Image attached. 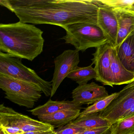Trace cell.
I'll list each match as a JSON object with an SVG mask.
<instances>
[{"label": "cell", "mask_w": 134, "mask_h": 134, "mask_svg": "<svg viewBox=\"0 0 134 134\" xmlns=\"http://www.w3.org/2000/svg\"><path fill=\"white\" fill-rule=\"evenodd\" d=\"M0 4L23 23L61 27L77 23L97 25L95 0H0Z\"/></svg>", "instance_id": "cell-1"}, {"label": "cell", "mask_w": 134, "mask_h": 134, "mask_svg": "<svg viewBox=\"0 0 134 134\" xmlns=\"http://www.w3.org/2000/svg\"><path fill=\"white\" fill-rule=\"evenodd\" d=\"M43 32L34 25L19 21L0 25V51L33 61L42 53Z\"/></svg>", "instance_id": "cell-2"}, {"label": "cell", "mask_w": 134, "mask_h": 134, "mask_svg": "<svg viewBox=\"0 0 134 134\" xmlns=\"http://www.w3.org/2000/svg\"><path fill=\"white\" fill-rule=\"evenodd\" d=\"M66 35L62 38L76 50L82 52L91 48L98 47L110 43L101 29L96 25L77 23L63 26Z\"/></svg>", "instance_id": "cell-3"}, {"label": "cell", "mask_w": 134, "mask_h": 134, "mask_svg": "<svg viewBox=\"0 0 134 134\" xmlns=\"http://www.w3.org/2000/svg\"><path fill=\"white\" fill-rule=\"evenodd\" d=\"M0 88L5 98L20 106L32 108L42 96V91L34 85L0 74Z\"/></svg>", "instance_id": "cell-4"}, {"label": "cell", "mask_w": 134, "mask_h": 134, "mask_svg": "<svg viewBox=\"0 0 134 134\" xmlns=\"http://www.w3.org/2000/svg\"><path fill=\"white\" fill-rule=\"evenodd\" d=\"M21 59L0 52V74L23 81L37 86L47 97L51 96V81L40 77L34 70L23 65Z\"/></svg>", "instance_id": "cell-5"}, {"label": "cell", "mask_w": 134, "mask_h": 134, "mask_svg": "<svg viewBox=\"0 0 134 134\" xmlns=\"http://www.w3.org/2000/svg\"><path fill=\"white\" fill-rule=\"evenodd\" d=\"M0 127H12L25 133L34 131L54 130L51 125L18 113L4 104L0 105Z\"/></svg>", "instance_id": "cell-6"}, {"label": "cell", "mask_w": 134, "mask_h": 134, "mask_svg": "<svg viewBox=\"0 0 134 134\" xmlns=\"http://www.w3.org/2000/svg\"><path fill=\"white\" fill-rule=\"evenodd\" d=\"M134 104V80L118 92L117 96L99 115L112 125L120 120Z\"/></svg>", "instance_id": "cell-7"}, {"label": "cell", "mask_w": 134, "mask_h": 134, "mask_svg": "<svg viewBox=\"0 0 134 134\" xmlns=\"http://www.w3.org/2000/svg\"><path fill=\"white\" fill-rule=\"evenodd\" d=\"M80 62L79 51L76 49L66 50L55 59L51 97L54 96L64 79L78 66Z\"/></svg>", "instance_id": "cell-8"}, {"label": "cell", "mask_w": 134, "mask_h": 134, "mask_svg": "<svg viewBox=\"0 0 134 134\" xmlns=\"http://www.w3.org/2000/svg\"><path fill=\"white\" fill-rule=\"evenodd\" d=\"M114 47L110 43H107L96 48L92 54V65H94L97 78L96 80L105 85L113 87L110 71L111 56Z\"/></svg>", "instance_id": "cell-9"}, {"label": "cell", "mask_w": 134, "mask_h": 134, "mask_svg": "<svg viewBox=\"0 0 134 134\" xmlns=\"http://www.w3.org/2000/svg\"><path fill=\"white\" fill-rule=\"evenodd\" d=\"M98 6L97 25L112 46L115 47L118 32V24L116 15L112 8L95 0Z\"/></svg>", "instance_id": "cell-10"}, {"label": "cell", "mask_w": 134, "mask_h": 134, "mask_svg": "<svg viewBox=\"0 0 134 134\" xmlns=\"http://www.w3.org/2000/svg\"><path fill=\"white\" fill-rule=\"evenodd\" d=\"M73 101L80 105H90L109 95L105 88L94 82L79 85L72 92Z\"/></svg>", "instance_id": "cell-11"}, {"label": "cell", "mask_w": 134, "mask_h": 134, "mask_svg": "<svg viewBox=\"0 0 134 134\" xmlns=\"http://www.w3.org/2000/svg\"><path fill=\"white\" fill-rule=\"evenodd\" d=\"M113 11L116 15L118 24L116 47L120 45L134 30V8L132 7L127 9Z\"/></svg>", "instance_id": "cell-12"}, {"label": "cell", "mask_w": 134, "mask_h": 134, "mask_svg": "<svg viewBox=\"0 0 134 134\" xmlns=\"http://www.w3.org/2000/svg\"><path fill=\"white\" fill-rule=\"evenodd\" d=\"M114 48L121 64L127 70L134 73V30Z\"/></svg>", "instance_id": "cell-13"}, {"label": "cell", "mask_w": 134, "mask_h": 134, "mask_svg": "<svg viewBox=\"0 0 134 134\" xmlns=\"http://www.w3.org/2000/svg\"><path fill=\"white\" fill-rule=\"evenodd\" d=\"M81 110L69 109L64 110L47 115L38 116L40 121L51 125L54 128L61 127L78 118Z\"/></svg>", "instance_id": "cell-14"}, {"label": "cell", "mask_w": 134, "mask_h": 134, "mask_svg": "<svg viewBox=\"0 0 134 134\" xmlns=\"http://www.w3.org/2000/svg\"><path fill=\"white\" fill-rule=\"evenodd\" d=\"M83 109L81 105L73 101H52L50 99L44 105H40L35 109L30 110L32 115L43 116L52 114L56 112L69 109Z\"/></svg>", "instance_id": "cell-15"}, {"label": "cell", "mask_w": 134, "mask_h": 134, "mask_svg": "<svg viewBox=\"0 0 134 134\" xmlns=\"http://www.w3.org/2000/svg\"><path fill=\"white\" fill-rule=\"evenodd\" d=\"M110 71L113 86L128 84L134 80V73L127 70L121 64L114 47L111 56Z\"/></svg>", "instance_id": "cell-16"}, {"label": "cell", "mask_w": 134, "mask_h": 134, "mask_svg": "<svg viewBox=\"0 0 134 134\" xmlns=\"http://www.w3.org/2000/svg\"><path fill=\"white\" fill-rule=\"evenodd\" d=\"M69 124L72 126L85 129L108 127L112 125L108 121L101 117L99 113L78 118Z\"/></svg>", "instance_id": "cell-17"}, {"label": "cell", "mask_w": 134, "mask_h": 134, "mask_svg": "<svg viewBox=\"0 0 134 134\" xmlns=\"http://www.w3.org/2000/svg\"><path fill=\"white\" fill-rule=\"evenodd\" d=\"M92 65L86 67L77 66L67 76L77 83L79 85L87 83L88 81L97 78V74Z\"/></svg>", "instance_id": "cell-18"}, {"label": "cell", "mask_w": 134, "mask_h": 134, "mask_svg": "<svg viewBox=\"0 0 134 134\" xmlns=\"http://www.w3.org/2000/svg\"><path fill=\"white\" fill-rule=\"evenodd\" d=\"M118 94V92H115L98 100L91 105L88 107L82 112H81L78 118L83 117L86 115L98 113L102 112L107 108V107L117 96Z\"/></svg>", "instance_id": "cell-19"}, {"label": "cell", "mask_w": 134, "mask_h": 134, "mask_svg": "<svg viewBox=\"0 0 134 134\" xmlns=\"http://www.w3.org/2000/svg\"><path fill=\"white\" fill-rule=\"evenodd\" d=\"M110 130L112 134H134V116L114 123Z\"/></svg>", "instance_id": "cell-20"}, {"label": "cell", "mask_w": 134, "mask_h": 134, "mask_svg": "<svg viewBox=\"0 0 134 134\" xmlns=\"http://www.w3.org/2000/svg\"><path fill=\"white\" fill-rule=\"evenodd\" d=\"M103 4L107 5L113 10H122L132 7L134 0H99Z\"/></svg>", "instance_id": "cell-21"}, {"label": "cell", "mask_w": 134, "mask_h": 134, "mask_svg": "<svg viewBox=\"0 0 134 134\" xmlns=\"http://www.w3.org/2000/svg\"><path fill=\"white\" fill-rule=\"evenodd\" d=\"M85 130L82 128L72 126L69 123L68 124L59 128L55 130L56 134H77Z\"/></svg>", "instance_id": "cell-22"}, {"label": "cell", "mask_w": 134, "mask_h": 134, "mask_svg": "<svg viewBox=\"0 0 134 134\" xmlns=\"http://www.w3.org/2000/svg\"><path fill=\"white\" fill-rule=\"evenodd\" d=\"M110 126L85 129L77 134H107L110 129Z\"/></svg>", "instance_id": "cell-23"}, {"label": "cell", "mask_w": 134, "mask_h": 134, "mask_svg": "<svg viewBox=\"0 0 134 134\" xmlns=\"http://www.w3.org/2000/svg\"><path fill=\"white\" fill-rule=\"evenodd\" d=\"M2 129L5 134H24L23 131L12 127H0Z\"/></svg>", "instance_id": "cell-24"}, {"label": "cell", "mask_w": 134, "mask_h": 134, "mask_svg": "<svg viewBox=\"0 0 134 134\" xmlns=\"http://www.w3.org/2000/svg\"><path fill=\"white\" fill-rule=\"evenodd\" d=\"M24 134H56L55 130H47V131H34L26 132Z\"/></svg>", "instance_id": "cell-25"}, {"label": "cell", "mask_w": 134, "mask_h": 134, "mask_svg": "<svg viewBox=\"0 0 134 134\" xmlns=\"http://www.w3.org/2000/svg\"><path fill=\"white\" fill-rule=\"evenodd\" d=\"M134 116V104L132 107L125 114L121 120L127 118L132 116Z\"/></svg>", "instance_id": "cell-26"}, {"label": "cell", "mask_w": 134, "mask_h": 134, "mask_svg": "<svg viewBox=\"0 0 134 134\" xmlns=\"http://www.w3.org/2000/svg\"><path fill=\"white\" fill-rule=\"evenodd\" d=\"M0 134H5L2 129L0 128Z\"/></svg>", "instance_id": "cell-27"}, {"label": "cell", "mask_w": 134, "mask_h": 134, "mask_svg": "<svg viewBox=\"0 0 134 134\" xmlns=\"http://www.w3.org/2000/svg\"><path fill=\"white\" fill-rule=\"evenodd\" d=\"M107 134H111V132H110V130L108 132V133H107Z\"/></svg>", "instance_id": "cell-28"}, {"label": "cell", "mask_w": 134, "mask_h": 134, "mask_svg": "<svg viewBox=\"0 0 134 134\" xmlns=\"http://www.w3.org/2000/svg\"><path fill=\"white\" fill-rule=\"evenodd\" d=\"M132 7H133L134 8V3L133 4H132Z\"/></svg>", "instance_id": "cell-29"}]
</instances>
